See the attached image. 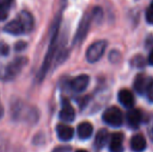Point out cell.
<instances>
[{"label":"cell","mask_w":153,"mask_h":152,"mask_svg":"<svg viewBox=\"0 0 153 152\" xmlns=\"http://www.w3.org/2000/svg\"><path fill=\"white\" fill-rule=\"evenodd\" d=\"M59 22L55 23L54 25V28H53V31H52V39H51V43H50V47H49V50L46 54V57L44 59V63H43V66L40 70V73H39V77L40 79L44 78L45 75H46L47 71H48L49 67L51 65V61H52V57H53V54H54V51H55V44H56V38H57V28H59Z\"/></svg>","instance_id":"cell-1"},{"label":"cell","mask_w":153,"mask_h":152,"mask_svg":"<svg viewBox=\"0 0 153 152\" xmlns=\"http://www.w3.org/2000/svg\"><path fill=\"white\" fill-rule=\"evenodd\" d=\"M106 47H107L106 41L102 40L93 43L91 46L88 48L87 54H85L88 62H90V63H96V62H98L102 57V55L104 54Z\"/></svg>","instance_id":"cell-2"},{"label":"cell","mask_w":153,"mask_h":152,"mask_svg":"<svg viewBox=\"0 0 153 152\" xmlns=\"http://www.w3.org/2000/svg\"><path fill=\"white\" fill-rule=\"evenodd\" d=\"M102 119L107 125L113 127H119L123 123V115L120 108L116 106H111L103 113Z\"/></svg>","instance_id":"cell-3"},{"label":"cell","mask_w":153,"mask_h":152,"mask_svg":"<svg viewBox=\"0 0 153 152\" xmlns=\"http://www.w3.org/2000/svg\"><path fill=\"white\" fill-rule=\"evenodd\" d=\"M27 64V59L25 57H18V59H14L10 65L7 66L5 71V77L7 79H12L16 77L20 73V71L23 69L25 65Z\"/></svg>","instance_id":"cell-4"},{"label":"cell","mask_w":153,"mask_h":152,"mask_svg":"<svg viewBox=\"0 0 153 152\" xmlns=\"http://www.w3.org/2000/svg\"><path fill=\"white\" fill-rule=\"evenodd\" d=\"M92 18H93L92 15H88V14L85 15L82 20L80 21V24H79V26H78V29H77L76 36H75V39H74V43L82 42V40L85 38L87 33L89 31L90 25H91Z\"/></svg>","instance_id":"cell-5"},{"label":"cell","mask_w":153,"mask_h":152,"mask_svg":"<svg viewBox=\"0 0 153 152\" xmlns=\"http://www.w3.org/2000/svg\"><path fill=\"white\" fill-rule=\"evenodd\" d=\"M126 120L128 125L133 129L139 128V126L141 125L142 121H143V114L140 110L137 108H130L128 113L126 115Z\"/></svg>","instance_id":"cell-6"},{"label":"cell","mask_w":153,"mask_h":152,"mask_svg":"<svg viewBox=\"0 0 153 152\" xmlns=\"http://www.w3.org/2000/svg\"><path fill=\"white\" fill-rule=\"evenodd\" d=\"M89 82H90V77L85 75V74H82V75H79L75 77L74 79H72L70 85L73 91L77 92V93H80V92H83L87 89L88 85H89Z\"/></svg>","instance_id":"cell-7"},{"label":"cell","mask_w":153,"mask_h":152,"mask_svg":"<svg viewBox=\"0 0 153 152\" xmlns=\"http://www.w3.org/2000/svg\"><path fill=\"white\" fill-rule=\"evenodd\" d=\"M19 22L23 28V33H30L33 28L34 20L29 12H26V10L21 12L19 15Z\"/></svg>","instance_id":"cell-8"},{"label":"cell","mask_w":153,"mask_h":152,"mask_svg":"<svg viewBox=\"0 0 153 152\" xmlns=\"http://www.w3.org/2000/svg\"><path fill=\"white\" fill-rule=\"evenodd\" d=\"M118 99H119L120 103L126 108H132L134 105V96H133L132 92L127 89L120 90L119 94H118Z\"/></svg>","instance_id":"cell-9"},{"label":"cell","mask_w":153,"mask_h":152,"mask_svg":"<svg viewBox=\"0 0 153 152\" xmlns=\"http://www.w3.org/2000/svg\"><path fill=\"white\" fill-rule=\"evenodd\" d=\"M151 80L152 79L150 78L149 76L145 75V74H139V75L135 77L134 83H133L134 90L139 94H144L146 91H147Z\"/></svg>","instance_id":"cell-10"},{"label":"cell","mask_w":153,"mask_h":152,"mask_svg":"<svg viewBox=\"0 0 153 152\" xmlns=\"http://www.w3.org/2000/svg\"><path fill=\"white\" fill-rule=\"evenodd\" d=\"M59 118L65 122H72L75 119V110L67 99L62 100V108L59 113Z\"/></svg>","instance_id":"cell-11"},{"label":"cell","mask_w":153,"mask_h":152,"mask_svg":"<svg viewBox=\"0 0 153 152\" xmlns=\"http://www.w3.org/2000/svg\"><path fill=\"white\" fill-rule=\"evenodd\" d=\"M56 133L61 141L68 142V141L72 140L73 136H74V129L66 124H59L56 126Z\"/></svg>","instance_id":"cell-12"},{"label":"cell","mask_w":153,"mask_h":152,"mask_svg":"<svg viewBox=\"0 0 153 152\" xmlns=\"http://www.w3.org/2000/svg\"><path fill=\"white\" fill-rule=\"evenodd\" d=\"M123 136L122 133L116 132L109 138V150L111 152H123Z\"/></svg>","instance_id":"cell-13"},{"label":"cell","mask_w":153,"mask_h":152,"mask_svg":"<svg viewBox=\"0 0 153 152\" xmlns=\"http://www.w3.org/2000/svg\"><path fill=\"white\" fill-rule=\"evenodd\" d=\"M130 147L132 149V151L134 152H142L146 149L147 147V143L146 140L142 134H135L132 136L130 141Z\"/></svg>","instance_id":"cell-14"},{"label":"cell","mask_w":153,"mask_h":152,"mask_svg":"<svg viewBox=\"0 0 153 152\" xmlns=\"http://www.w3.org/2000/svg\"><path fill=\"white\" fill-rule=\"evenodd\" d=\"M93 133V125L90 122H82L77 127V134L81 140H87Z\"/></svg>","instance_id":"cell-15"},{"label":"cell","mask_w":153,"mask_h":152,"mask_svg":"<svg viewBox=\"0 0 153 152\" xmlns=\"http://www.w3.org/2000/svg\"><path fill=\"white\" fill-rule=\"evenodd\" d=\"M108 141H109V133L105 128H103V129H100L97 132L96 138H95V146L98 149H102Z\"/></svg>","instance_id":"cell-16"},{"label":"cell","mask_w":153,"mask_h":152,"mask_svg":"<svg viewBox=\"0 0 153 152\" xmlns=\"http://www.w3.org/2000/svg\"><path fill=\"white\" fill-rule=\"evenodd\" d=\"M4 30L7 33L15 35V36L21 35V33H23V28H22V26H21L19 20H13V21H10V23H7V24L4 26Z\"/></svg>","instance_id":"cell-17"},{"label":"cell","mask_w":153,"mask_h":152,"mask_svg":"<svg viewBox=\"0 0 153 152\" xmlns=\"http://www.w3.org/2000/svg\"><path fill=\"white\" fill-rule=\"evenodd\" d=\"M146 21L149 24H153V1L151 2L147 12H146Z\"/></svg>","instance_id":"cell-18"},{"label":"cell","mask_w":153,"mask_h":152,"mask_svg":"<svg viewBox=\"0 0 153 152\" xmlns=\"http://www.w3.org/2000/svg\"><path fill=\"white\" fill-rule=\"evenodd\" d=\"M10 52V47L3 42H0V55H7Z\"/></svg>","instance_id":"cell-19"},{"label":"cell","mask_w":153,"mask_h":152,"mask_svg":"<svg viewBox=\"0 0 153 152\" xmlns=\"http://www.w3.org/2000/svg\"><path fill=\"white\" fill-rule=\"evenodd\" d=\"M146 94H147V98L150 102H153V80H151L149 87H148L147 91H146Z\"/></svg>","instance_id":"cell-20"},{"label":"cell","mask_w":153,"mask_h":152,"mask_svg":"<svg viewBox=\"0 0 153 152\" xmlns=\"http://www.w3.org/2000/svg\"><path fill=\"white\" fill-rule=\"evenodd\" d=\"M12 2H13V0H0V7L6 10L10 6Z\"/></svg>","instance_id":"cell-21"},{"label":"cell","mask_w":153,"mask_h":152,"mask_svg":"<svg viewBox=\"0 0 153 152\" xmlns=\"http://www.w3.org/2000/svg\"><path fill=\"white\" fill-rule=\"evenodd\" d=\"M71 148L68 146H62V147H57V148L54 149L53 152H70Z\"/></svg>","instance_id":"cell-22"},{"label":"cell","mask_w":153,"mask_h":152,"mask_svg":"<svg viewBox=\"0 0 153 152\" xmlns=\"http://www.w3.org/2000/svg\"><path fill=\"white\" fill-rule=\"evenodd\" d=\"M6 17H7V12H6L5 10H3V8L0 7V21L6 19Z\"/></svg>","instance_id":"cell-23"},{"label":"cell","mask_w":153,"mask_h":152,"mask_svg":"<svg viewBox=\"0 0 153 152\" xmlns=\"http://www.w3.org/2000/svg\"><path fill=\"white\" fill-rule=\"evenodd\" d=\"M26 46V44H25L24 42H20V43H18V44H16V50L18 51V50H23V48Z\"/></svg>","instance_id":"cell-24"},{"label":"cell","mask_w":153,"mask_h":152,"mask_svg":"<svg viewBox=\"0 0 153 152\" xmlns=\"http://www.w3.org/2000/svg\"><path fill=\"white\" fill-rule=\"evenodd\" d=\"M148 63L153 66V49L150 51V53H149V56H148Z\"/></svg>","instance_id":"cell-25"},{"label":"cell","mask_w":153,"mask_h":152,"mask_svg":"<svg viewBox=\"0 0 153 152\" xmlns=\"http://www.w3.org/2000/svg\"><path fill=\"white\" fill-rule=\"evenodd\" d=\"M149 136H150V139H151V141L153 142V124L151 125V127H150V129H149Z\"/></svg>","instance_id":"cell-26"},{"label":"cell","mask_w":153,"mask_h":152,"mask_svg":"<svg viewBox=\"0 0 153 152\" xmlns=\"http://www.w3.org/2000/svg\"><path fill=\"white\" fill-rule=\"evenodd\" d=\"M2 115H3V108H2V105L0 104V118L2 117Z\"/></svg>","instance_id":"cell-27"},{"label":"cell","mask_w":153,"mask_h":152,"mask_svg":"<svg viewBox=\"0 0 153 152\" xmlns=\"http://www.w3.org/2000/svg\"><path fill=\"white\" fill-rule=\"evenodd\" d=\"M76 152H88V151L85 150V149H79V150H77Z\"/></svg>","instance_id":"cell-28"},{"label":"cell","mask_w":153,"mask_h":152,"mask_svg":"<svg viewBox=\"0 0 153 152\" xmlns=\"http://www.w3.org/2000/svg\"><path fill=\"white\" fill-rule=\"evenodd\" d=\"M0 152H2V151H1V148H0Z\"/></svg>","instance_id":"cell-29"}]
</instances>
